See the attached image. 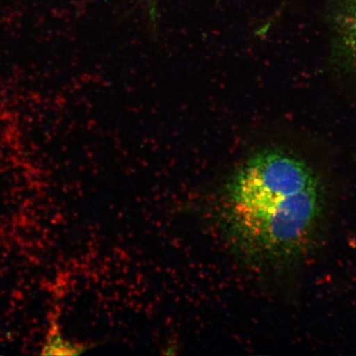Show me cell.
I'll return each instance as SVG.
<instances>
[{
	"label": "cell",
	"mask_w": 356,
	"mask_h": 356,
	"mask_svg": "<svg viewBox=\"0 0 356 356\" xmlns=\"http://www.w3.org/2000/svg\"><path fill=\"white\" fill-rule=\"evenodd\" d=\"M225 208L231 237L245 257L282 264L302 254L313 239L323 211L322 186L299 159L264 151L235 173Z\"/></svg>",
	"instance_id": "1"
},
{
	"label": "cell",
	"mask_w": 356,
	"mask_h": 356,
	"mask_svg": "<svg viewBox=\"0 0 356 356\" xmlns=\"http://www.w3.org/2000/svg\"><path fill=\"white\" fill-rule=\"evenodd\" d=\"M333 24L340 47L356 65V0H337Z\"/></svg>",
	"instance_id": "2"
},
{
	"label": "cell",
	"mask_w": 356,
	"mask_h": 356,
	"mask_svg": "<svg viewBox=\"0 0 356 356\" xmlns=\"http://www.w3.org/2000/svg\"><path fill=\"white\" fill-rule=\"evenodd\" d=\"M149 4V10L151 15H155L156 6H157V0H148Z\"/></svg>",
	"instance_id": "4"
},
{
	"label": "cell",
	"mask_w": 356,
	"mask_h": 356,
	"mask_svg": "<svg viewBox=\"0 0 356 356\" xmlns=\"http://www.w3.org/2000/svg\"><path fill=\"white\" fill-rule=\"evenodd\" d=\"M83 350L81 346L70 344L58 333L49 337L43 349V355H78Z\"/></svg>",
	"instance_id": "3"
}]
</instances>
